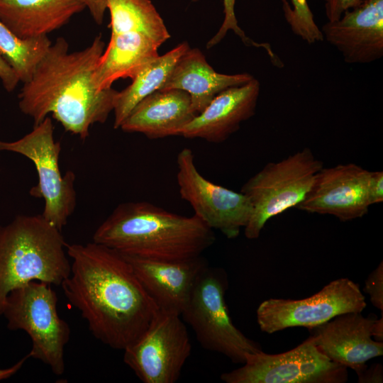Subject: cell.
<instances>
[{
    "instance_id": "cell-32",
    "label": "cell",
    "mask_w": 383,
    "mask_h": 383,
    "mask_svg": "<svg viewBox=\"0 0 383 383\" xmlns=\"http://www.w3.org/2000/svg\"><path fill=\"white\" fill-rule=\"evenodd\" d=\"M359 382H382V367L380 364L372 365L358 376Z\"/></svg>"
},
{
    "instance_id": "cell-5",
    "label": "cell",
    "mask_w": 383,
    "mask_h": 383,
    "mask_svg": "<svg viewBox=\"0 0 383 383\" xmlns=\"http://www.w3.org/2000/svg\"><path fill=\"white\" fill-rule=\"evenodd\" d=\"M323 167L308 148L278 162H269L242 187L252 213L244 228L248 239L259 238L266 223L287 209L296 207L310 190L316 173Z\"/></svg>"
},
{
    "instance_id": "cell-28",
    "label": "cell",
    "mask_w": 383,
    "mask_h": 383,
    "mask_svg": "<svg viewBox=\"0 0 383 383\" xmlns=\"http://www.w3.org/2000/svg\"><path fill=\"white\" fill-rule=\"evenodd\" d=\"M328 21L339 19L345 11L358 5L362 0H323Z\"/></svg>"
},
{
    "instance_id": "cell-7",
    "label": "cell",
    "mask_w": 383,
    "mask_h": 383,
    "mask_svg": "<svg viewBox=\"0 0 383 383\" xmlns=\"http://www.w3.org/2000/svg\"><path fill=\"white\" fill-rule=\"evenodd\" d=\"M57 303V294L50 284L32 281L9 292L2 315L9 330H23L30 338V357L61 375L65 370L64 353L70 328L58 315Z\"/></svg>"
},
{
    "instance_id": "cell-30",
    "label": "cell",
    "mask_w": 383,
    "mask_h": 383,
    "mask_svg": "<svg viewBox=\"0 0 383 383\" xmlns=\"http://www.w3.org/2000/svg\"><path fill=\"white\" fill-rule=\"evenodd\" d=\"M0 79L7 91H12L19 82V79L8 65V63L0 57Z\"/></svg>"
},
{
    "instance_id": "cell-14",
    "label": "cell",
    "mask_w": 383,
    "mask_h": 383,
    "mask_svg": "<svg viewBox=\"0 0 383 383\" xmlns=\"http://www.w3.org/2000/svg\"><path fill=\"white\" fill-rule=\"evenodd\" d=\"M376 320V316L347 313L309 330L316 346L325 356L353 369L359 376L367 369L368 360L383 354V341L372 338Z\"/></svg>"
},
{
    "instance_id": "cell-4",
    "label": "cell",
    "mask_w": 383,
    "mask_h": 383,
    "mask_svg": "<svg viewBox=\"0 0 383 383\" xmlns=\"http://www.w3.org/2000/svg\"><path fill=\"white\" fill-rule=\"evenodd\" d=\"M61 231L42 214L0 226V315L13 289L32 281L61 286L71 270Z\"/></svg>"
},
{
    "instance_id": "cell-27",
    "label": "cell",
    "mask_w": 383,
    "mask_h": 383,
    "mask_svg": "<svg viewBox=\"0 0 383 383\" xmlns=\"http://www.w3.org/2000/svg\"><path fill=\"white\" fill-rule=\"evenodd\" d=\"M379 263L377 267L370 273L365 282L364 291L370 295L374 306L383 311V265Z\"/></svg>"
},
{
    "instance_id": "cell-13",
    "label": "cell",
    "mask_w": 383,
    "mask_h": 383,
    "mask_svg": "<svg viewBox=\"0 0 383 383\" xmlns=\"http://www.w3.org/2000/svg\"><path fill=\"white\" fill-rule=\"evenodd\" d=\"M370 171L355 163L323 167L297 209L328 214L341 221L360 218L369 211L367 185Z\"/></svg>"
},
{
    "instance_id": "cell-15",
    "label": "cell",
    "mask_w": 383,
    "mask_h": 383,
    "mask_svg": "<svg viewBox=\"0 0 383 383\" xmlns=\"http://www.w3.org/2000/svg\"><path fill=\"white\" fill-rule=\"evenodd\" d=\"M323 40L348 64H368L383 56V0H364L321 27Z\"/></svg>"
},
{
    "instance_id": "cell-8",
    "label": "cell",
    "mask_w": 383,
    "mask_h": 383,
    "mask_svg": "<svg viewBox=\"0 0 383 383\" xmlns=\"http://www.w3.org/2000/svg\"><path fill=\"white\" fill-rule=\"evenodd\" d=\"M53 131L52 119L47 116L20 139L0 140V151L21 154L33 162L38 182L30 189V194L44 199L42 216L62 231L77 203L74 187L75 175L70 170L62 175L59 167L61 145L55 140Z\"/></svg>"
},
{
    "instance_id": "cell-26",
    "label": "cell",
    "mask_w": 383,
    "mask_h": 383,
    "mask_svg": "<svg viewBox=\"0 0 383 383\" xmlns=\"http://www.w3.org/2000/svg\"><path fill=\"white\" fill-rule=\"evenodd\" d=\"M223 1L224 6V20L218 31L207 43L206 48L209 49L220 43V41L226 36L228 30H232L240 38L245 45L262 48H264L268 54L272 53V50L269 44L255 43L248 38L244 31L239 27L234 11L235 0Z\"/></svg>"
},
{
    "instance_id": "cell-9",
    "label": "cell",
    "mask_w": 383,
    "mask_h": 383,
    "mask_svg": "<svg viewBox=\"0 0 383 383\" xmlns=\"http://www.w3.org/2000/svg\"><path fill=\"white\" fill-rule=\"evenodd\" d=\"M226 383H343L347 368L330 360L309 336L289 351L246 353L243 365L221 375Z\"/></svg>"
},
{
    "instance_id": "cell-31",
    "label": "cell",
    "mask_w": 383,
    "mask_h": 383,
    "mask_svg": "<svg viewBox=\"0 0 383 383\" xmlns=\"http://www.w3.org/2000/svg\"><path fill=\"white\" fill-rule=\"evenodd\" d=\"M86 8H88L94 21L101 25L106 7V0H82Z\"/></svg>"
},
{
    "instance_id": "cell-12",
    "label": "cell",
    "mask_w": 383,
    "mask_h": 383,
    "mask_svg": "<svg viewBox=\"0 0 383 383\" xmlns=\"http://www.w3.org/2000/svg\"><path fill=\"white\" fill-rule=\"evenodd\" d=\"M177 182L180 197L193 208L194 215L212 230L235 238L247 225L250 203L242 193L216 184L198 170L192 150L184 148L177 157Z\"/></svg>"
},
{
    "instance_id": "cell-19",
    "label": "cell",
    "mask_w": 383,
    "mask_h": 383,
    "mask_svg": "<svg viewBox=\"0 0 383 383\" xmlns=\"http://www.w3.org/2000/svg\"><path fill=\"white\" fill-rule=\"evenodd\" d=\"M254 77L248 73L225 74L215 71L198 48H189L178 60L159 90L179 89L190 96L194 113H200L220 92L244 84Z\"/></svg>"
},
{
    "instance_id": "cell-20",
    "label": "cell",
    "mask_w": 383,
    "mask_h": 383,
    "mask_svg": "<svg viewBox=\"0 0 383 383\" xmlns=\"http://www.w3.org/2000/svg\"><path fill=\"white\" fill-rule=\"evenodd\" d=\"M86 8L82 0H0V20L22 38L61 28Z\"/></svg>"
},
{
    "instance_id": "cell-33",
    "label": "cell",
    "mask_w": 383,
    "mask_h": 383,
    "mask_svg": "<svg viewBox=\"0 0 383 383\" xmlns=\"http://www.w3.org/2000/svg\"><path fill=\"white\" fill-rule=\"evenodd\" d=\"M28 357H30L29 354H28L26 357H23L21 360H19L11 367L6 369L0 368V380L9 378L10 377L15 374L21 368L25 361Z\"/></svg>"
},
{
    "instance_id": "cell-16",
    "label": "cell",
    "mask_w": 383,
    "mask_h": 383,
    "mask_svg": "<svg viewBox=\"0 0 383 383\" xmlns=\"http://www.w3.org/2000/svg\"><path fill=\"white\" fill-rule=\"evenodd\" d=\"M123 256L159 311L180 316L198 277L209 265L201 255L174 262Z\"/></svg>"
},
{
    "instance_id": "cell-11",
    "label": "cell",
    "mask_w": 383,
    "mask_h": 383,
    "mask_svg": "<svg viewBox=\"0 0 383 383\" xmlns=\"http://www.w3.org/2000/svg\"><path fill=\"white\" fill-rule=\"evenodd\" d=\"M366 306L359 284L339 278L308 298L265 300L257 309V321L260 330L269 334L296 326L310 329L338 315L361 313Z\"/></svg>"
},
{
    "instance_id": "cell-25",
    "label": "cell",
    "mask_w": 383,
    "mask_h": 383,
    "mask_svg": "<svg viewBox=\"0 0 383 383\" xmlns=\"http://www.w3.org/2000/svg\"><path fill=\"white\" fill-rule=\"evenodd\" d=\"M293 9L287 0H282L284 15L292 31L308 43L322 41L321 31L313 21L306 0H291Z\"/></svg>"
},
{
    "instance_id": "cell-18",
    "label": "cell",
    "mask_w": 383,
    "mask_h": 383,
    "mask_svg": "<svg viewBox=\"0 0 383 383\" xmlns=\"http://www.w3.org/2000/svg\"><path fill=\"white\" fill-rule=\"evenodd\" d=\"M195 116L187 92L157 90L133 108L120 128L128 133H140L150 139L181 135Z\"/></svg>"
},
{
    "instance_id": "cell-22",
    "label": "cell",
    "mask_w": 383,
    "mask_h": 383,
    "mask_svg": "<svg viewBox=\"0 0 383 383\" xmlns=\"http://www.w3.org/2000/svg\"><path fill=\"white\" fill-rule=\"evenodd\" d=\"M189 48L187 42L158 56L133 79L131 84L117 91L113 102V128H119L133 108L144 98L163 86L179 57Z\"/></svg>"
},
{
    "instance_id": "cell-1",
    "label": "cell",
    "mask_w": 383,
    "mask_h": 383,
    "mask_svg": "<svg viewBox=\"0 0 383 383\" xmlns=\"http://www.w3.org/2000/svg\"><path fill=\"white\" fill-rule=\"evenodd\" d=\"M66 250L72 263L61 284L65 296L97 340L123 350L147 330L158 308L118 252L94 241Z\"/></svg>"
},
{
    "instance_id": "cell-24",
    "label": "cell",
    "mask_w": 383,
    "mask_h": 383,
    "mask_svg": "<svg viewBox=\"0 0 383 383\" xmlns=\"http://www.w3.org/2000/svg\"><path fill=\"white\" fill-rule=\"evenodd\" d=\"M52 42L48 35L22 38L0 20V57L14 71L19 80L28 82Z\"/></svg>"
},
{
    "instance_id": "cell-10",
    "label": "cell",
    "mask_w": 383,
    "mask_h": 383,
    "mask_svg": "<svg viewBox=\"0 0 383 383\" xmlns=\"http://www.w3.org/2000/svg\"><path fill=\"white\" fill-rule=\"evenodd\" d=\"M192 348L181 316L159 311L143 334L123 350V361L144 383H174Z\"/></svg>"
},
{
    "instance_id": "cell-6",
    "label": "cell",
    "mask_w": 383,
    "mask_h": 383,
    "mask_svg": "<svg viewBox=\"0 0 383 383\" xmlns=\"http://www.w3.org/2000/svg\"><path fill=\"white\" fill-rule=\"evenodd\" d=\"M227 287L226 272L207 265L198 277L181 316L202 348L243 364L246 353L262 350L234 326L225 299Z\"/></svg>"
},
{
    "instance_id": "cell-2",
    "label": "cell",
    "mask_w": 383,
    "mask_h": 383,
    "mask_svg": "<svg viewBox=\"0 0 383 383\" xmlns=\"http://www.w3.org/2000/svg\"><path fill=\"white\" fill-rule=\"evenodd\" d=\"M104 46L99 35L84 49L71 52L66 40L58 38L23 83L18 95L21 111L35 125L51 113L67 131L87 138L92 125L107 120L117 93L112 88L99 90L94 80Z\"/></svg>"
},
{
    "instance_id": "cell-17",
    "label": "cell",
    "mask_w": 383,
    "mask_h": 383,
    "mask_svg": "<svg viewBox=\"0 0 383 383\" xmlns=\"http://www.w3.org/2000/svg\"><path fill=\"white\" fill-rule=\"evenodd\" d=\"M260 91V83L255 77L222 91L184 128L181 135L216 143L225 141L255 115Z\"/></svg>"
},
{
    "instance_id": "cell-23",
    "label": "cell",
    "mask_w": 383,
    "mask_h": 383,
    "mask_svg": "<svg viewBox=\"0 0 383 383\" xmlns=\"http://www.w3.org/2000/svg\"><path fill=\"white\" fill-rule=\"evenodd\" d=\"M111 34L136 32L161 45L170 35L150 0H106Z\"/></svg>"
},
{
    "instance_id": "cell-21",
    "label": "cell",
    "mask_w": 383,
    "mask_h": 383,
    "mask_svg": "<svg viewBox=\"0 0 383 383\" xmlns=\"http://www.w3.org/2000/svg\"><path fill=\"white\" fill-rule=\"evenodd\" d=\"M158 45L136 32L111 34L110 40L96 64L94 80L99 90L111 88L119 79H133L158 56Z\"/></svg>"
},
{
    "instance_id": "cell-3",
    "label": "cell",
    "mask_w": 383,
    "mask_h": 383,
    "mask_svg": "<svg viewBox=\"0 0 383 383\" xmlns=\"http://www.w3.org/2000/svg\"><path fill=\"white\" fill-rule=\"evenodd\" d=\"M215 240L213 230L194 214L179 215L148 201L119 204L93 235L94 242L123 255L162 262L200 256Z\"/></svg>"
},
{
    "instance_id": "cell-29",
    "label": "cell",
    "mask_w": 383,
    "mask_h": 383,
    "mask_svg": "<svg viewBox=\"0 0 383 383\" xmlns=\"http://www.w3.org/2000/svg\"><path fill=\"white\" fill-rule=\"evenodd\" d=\"M367 197L370 206L383 201L382 171H370L367 185Z\"/></svg>"
},
{
    "instance_id": "cell-34",
    "label": "cell",
    "mask_w": 383,
    "mask_h": 383,
    "mask_svg": "<svg viewBox=\"0 0 383 383\" xmlns=\"http://www.w3.org/2000/svg\"><path fill=\"white\" fill-rule=\"evenodd\" d=\"M372 337L375 338V340L382 341L383 340V316L382 315L381 318H377L373 330H372Z\"/></svg>"
}]
</instances>
